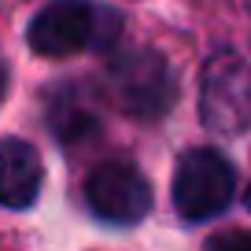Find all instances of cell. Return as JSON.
I'll list each match as a JSON object with an SVG mask.
<instances>
[{
  "instance_id": "obj_8",
  "label": "cell",
  "mask_w": 251,
  "mask_h": 251,
  "mask_svg": "<svg viewBox=\"0 0 251 251\" xmlns=\"http://www.w3.org/2000/svg\"><path fill=\"white\" fill-rule=\"evenodd\" d=\"M8 85H11V71H8V63H4V55H0V103L8 96Z\"/></svg>"
},
{
  "instance_id": "obj_3",
  "label": "cell",
  "mask_w": 251,
  "mask_h": 251,
  "mask_svg": "<svg viewBox=\"0 0 251 251\" xmlns=\"http://www.w3.org/2000/svg\"><path fill=\"white\" fill-rule=\"evenodd\" d=\"M200 122L222 137L251 129V63L222 45L207 55L200 74Z\"/></svg>"
},
{
  "instance_id": "obj_6",
  "label": "cell",
  "mask_w": 251,
  "mask_h": 251,
  "mask_svg": "<svg viewBox=\"0 0 251 251\" xmlns=\"http://www.w3.org/2000/svg\"><path fill=\"white\" fill-rule=\"evenodd\" d=\"M45 166L30 141L23 137H0V207L26 211L41 196Z\"/></svg>"
},
{
  "instance_id": "obj_7",
  "label": "cell",
  "mask_w": 251,
  "mask_h": 251,
  "mask_svg": "<svg viewBox=\"0 0 251 251\" xmlns=\"http://www.w3.org/2000/svg\"><path fill=\"white\" fill-rule=\"evenodd\" d=\"M45 122L59 144H81L100 129V111L78 81H59L45 93Z\"/></svg>"
},
{
  "instance_id": "obj_5",
  "label": "cell",
  "mask_w": 251,
  "mask_h": 251,
  "mask_svg": "<svg viewBox=\"0 0 251 251\" xmlns=\"http://www.w3.org/2000/svg\"><path fill=\"white\" fill-rule=\"evenodd\" d=\"M85 207L107 226H137L151 211V185L133 163H96L85 177Z\"/></svg>"
},
{
  "instance_id": "obj_4",
  "label": "cell",
  "mask_w": 251,
  "mask_h": 251,
  "mask_svg": "<svg viewBox=\"0 0 251 251\" xmlns=\"http://www.w3.org/2000/svg\"><path fill=\"white\" fill-rule=\"evenodd\" d=\"M236 170L218 148H188L174 166V211L181 222H211L233 203Z\"/></svg>"
},
{
  "instance_id": "obj_2",
  "label": "cell",
  "mask_w": 251,
  "mask_h": 251,
  "mask_svg": "<svg viewBox=\"0 0 251 251\" xmlns=\"http://www.w3.org/2000/svg\"><path fill=\"white\" fill-rule=\"evenodd\" d=\"M118 37H122V15L100 0H52L26 26V41L37 55L111 48Z\"/></svg>"
},
{
  "instance_id": "obj_10",
  "label": "cell",
  "mask_w": 251,
  "mask_h": 251,
  "mask_svg": "<svg viewBox=\"0 0 251 251\" xmlns=\"http://www.w3.org/2000/svg\"><path fill=\"white\" fill-rule=\"evenodd\" d=\"M248 4H251V0H248Z\"/></svg>"
},
{
  "instance_id": "obj_9",
  "label": "cell",
  "mask_w": 251,
  "mask_h": 251,
  "mask_svg": "<svg viewBox=\"0 0 251 251\" xmlns=\"http://www.w3.org/2000/svg\"><path fill=\"white\" fill-rule=\"evenodd\" d=\"M244 200H248V211H251V185H248V196H244Z\"/></svg>"
},
{
  "instance_id": "obj_1",
  "label": "cell",
  "mask_w": 251,
  "mask_h": 251,
  "mask_svg": "<svg viewBox=\"0 0 251 251\" xmlns=\"http://www.w3.org/2000/svg\"><path fill=\"white\" fill-rule=\"evenodd\" d=\"M107 93L122 115L159 122L177 103V78L163 52L148 45H126L107 63Z\"/></svg>"
}]
</instances>
